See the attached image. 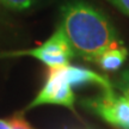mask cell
I'll list each match as a JSON object with an SVG mask.
<instances>
[{
	"instance_id": "obj_5",
	"label": "cell",
	"mask_w": 129,
	"mask_h": 129,
	"mask_svg": "<svg viewBox=\"0 0 129 129\" xmlns=\"http://www.w3.org/2000/svg\"><path fill=\"white\" fill-rule=\"evenodd\" d=\"M66 77L71 86L83 87L85 85H97L103 90V92H114V85L106 77L93 72L91 69L78 67V66H66Z\"/></svg>"
},
{
	"instance_id": "obj_7",
	"label": "cell",
	"mask_w": 129,
	"mask_h": 129,
	"mask_svg": "<svg viewBox=\"0 0 129 129\" xmlns=\"http://www.w3.org/2000/svg\"><path fill=\"white\" fill-rule=\"evenodd\" d=\"M36 0H0V5L12 11H24L30 9Z\"/></svg>"
},
{
	"instance_id": "obj_11",
	"label": "cell",
	"mask_w": 129,
	"mask_h": 129,
	"mask_svg": "<svg viewBox=\"0 0 129 129\" xmlns=\"http://www.w3.org/2000/svg\"><path fill=\"white\" fill-rule=\"evenodd\" d=\"M0 129H13V128H12V125L10 124L9 121L0 120Z\"/></svg>"
},
{
	"instance_id": "obj_4",
	"label": "cell",
	"mask_w": 129,
	"mask_h": 129,
	"mask_svg": "<svg viewBox=\"0 0 129 129\" xmlns=\"http://www.w3.org/2000/svg\"><path fill=\"white\" fill-rule=\"evenodd\" d=\"M84 105L94 111L103 120L121 129H129V98L116 92L106 93L96 98L86 99Z\"/></svg>"
},
{
	"instance_id": "obj_8",
	"label": "cell",
	"mask_w": 129,
	"mask_h": 129,
	"mask_svg": "<svg viewBox=\"0 0 129 129\" xmlns=\"http://www.w3.org/2000/svg\"><path fill=\"white\" fill-rule=\"evenodd\" d=\"M114 87H116L122 96L129 98V68L125 69L123 73L120 75V78L117 79V81L115 83Z\"/></svg>"
},
{
	"instance_id": "obj_1",
	"label": "cell",
	"mask_w": 129,
	"mask_h": 129,
	"mask_svg": "<svg viewBox=\"0 0 129 129\" xmlns=\"http://www.w3.org/2000/svg\"><path fill=\"white\" fill-rule=\"evenodd\" d=\"M74 53L90 62L105 51L124 47L109 18L92 5L84 1H71L61 7L59 25Z\"/></svg>"
},
{
	"instance_id": "obj_12",
	"label": "cell",
	"mask_w": 129,
	"mask_h": 129,
	"mask_svg": "<svg viewBox=\"0 0 129 129\" xmlns=\"http://www.w3.org/2000/svg\"><path fill=\"white\" fill-rule=\"evenodd\" d=\"M1 17H3V13H1V12H0V18H1Z\"/></svg>"
},
{
	"instance_id": "obj_6",
	"label": "cell",
	"mask_w": 129,
	"mask_h": 129,
	"mask_svg": "<svg viewBox=\"0 0 129 129\" xmlns=\"http://www.w3.org/2000/svg\"><path fill=\"white\" fill-rule=\"evenodd\" d=\"M128 57V50L125 47H120L105 51L97 59L96 63L104 71H117L124 63Z\"/></svg>"
},
{
	"instance_id": "obj_2",
	"label": "cell",
	"mask_w": 129,
	"mask_h": 129,
	"mask_svg": "<svg viewBox=\"0 0 129 129\" xmlns=\"http://www.w3.org/2000/svg\"><path fill=\"white\" fill-rule=\"evenodd\" d=\"M12 56H32L47 64L49 68H53V67L68 66L71 59L74 56V53L62 29L59 26L56 31L43 44L36 48L0 54V57H12Z\"/></svg>"
},
{
	"instance_id": "obj_10",
	"label": "cell",
	"mask_w": 129,
	"mask_h": 129,
	"mask_svg": "<svg viewBox=\"0 0 129 129\" xmlns=\"http://www.w3.org/2000/svg\"><path fill=\"white\" fill-rule=\"evenodd\" d=\"M108 1L117 7L122 13L129 16V0H108Z\"/></svg>"
},
{
	"instance_id": "obj_9",
	"label": "cell",
	"mask_w": 129,
	"mask_h": 129,
	"mask_svg": "<svg viewBox=\"0 0 129 129\" xmlns=\"http://www.w3.org/2000/svg\"><path fill=\"white\" fill-rule=\"evenodd\" d=\"M9 122H10V124L12 125L13 129H34L31 125L29 124L23 117H20V116H17V117L11 118V120H9Z\"/></svg>"
},
{
	"instance_id": "obj_3",
	"label": "cell",
	"mask_w": 129,
	"mask_h": 129,
	"mask_svg": "<svg viewBox=\"0 0 129 129\" xmlns=\"http://www.w3.org/2000/svg\"><path fill=\"white\" fill-rule=\"evenodd\" d=\"M64 67L66 66L48 69L46 83L38 94L28 105L26 110L43 104H57L67 106L69 110L74 111L75 96L72 91V86L67 80Z\"/></svg>"
}]
</instances>
